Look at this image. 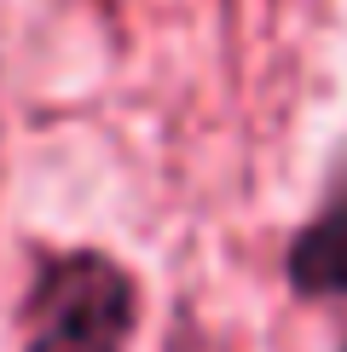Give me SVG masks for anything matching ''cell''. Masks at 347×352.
Wrapping results in <instances>:
<instances>
[{
    "label": "cell",
    "mask_w": 347,
    "mask_h": 352,
    "mask_svg": "<svg viewBox=\"0 0 347 352\" xmlns=\"http://www.w3.org/2000/svg\"><path fill=\"white\" fill-rule=\"evenodd\" d=\"M145 283L116 248L64 243L35 260L18 300V352H134Z\"/></svg>",
    "instance_id": "obj_1"
},
{
    "label": "cell",
    "mask_w": 347,
    "mask_h": 352,
    "mask_svg": "<svg viewBox=\"0 0 347 352\" xmlns=\"http://www.w3.org/2000/svg\"><path fill=\"white\" fill-rule=\"evenodd\" d=\"M284 289L301 306H347V151L324 168L307 219L284 243Z\"/></svg>",
    "instance_id": "obj_2"
},
{
    "label": "cell",
    "mask_w": 347,
    "mask_h": 352,
    "mask_svg": "<svg viewBox=\"0 0 347 352\" xmlns=\"http://www.w3.org/2000/svg\"><path fill=\"white\" fill-rule=\"evenodd\" d=\"M336 352H347V341H341V346H336Z\"/></svg>",
    "instance_id": "obj_3"
}]
</instances>
